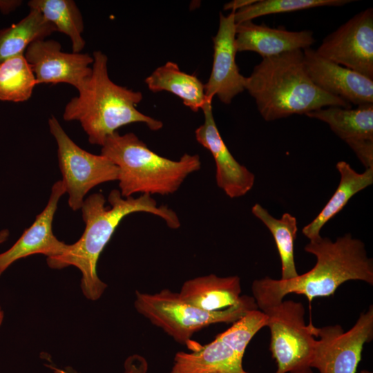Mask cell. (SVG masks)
Wrapping results in <instances>:
<instances>
[{"instance_id":"obj_2","label":"cell","mask_w":373,"mask_h":373,"mask_svg":"<svg viewBox=\"0 0 373 373\" xmlns=\"http://www.w3.org/2000/svg\"><path fill=\"white\" fill-rule=\"evenodd\" d=\"M305 251L316 258L314 267L289 280L265 277L251 285L253 298L260 311L280 303L289 294L304 295L310 304L314 298L334 294L343 283L361 280L373 285V261L365 244L350 233L335 241L328 238L309 240Z\"/></svg>"},{"instance_id":"obj_3","label":"cell","mask_w":373,"mask_h":373,"mask_svg":"<svg viewBox=\"0 0 373 373\" xmlns=\"http://www.w3.org/2000/svg\"><path fill=\"white\" fill-rule=\"evenodd\" d=\"M245 88L268 122L294 114L306 115L327 106L351 108L350 103L312 82L305 70L302 50L262 58L245 77Z\"/></svg>"},{"instance_id":"obj_30","label":"cell","mask_w":373,"mask_h":373,"mask_svg":"<svg viewBox=\"0 0 373 373\" xmlns=\"http://www.w3.org/2000/svg\"><path fill=\"white\" fill-rule=\"evenodd\" d=\"M21 3V1H0V10L2 13L8 14L17 8Z\"/></svg>"},{"instance_id":"obj_17","label":"cell","mask_w":373,"mask_h":373,"mask_svg":"<svg viewBox=\"0 0 373 373\" xmlns=\"http://www.w3.org/2000/svg\"><path fill=\"white\" fill-rule=\"evenodd\" d=\"M244 354L220 334L191 352H178L170 373H249L242 367Z\"/></svg>"},{"instance_id":"obj_25","label":"cell","mask_w":373,"mask_h":373,"mask_svg":"<svg viewBox=\"0 0 373 373\" xmlns=\"http://www.w3.org/2000/svg\"><path fill=\"white\" fill-rule=\"evenodd\" d=\"M37 85L33 71L23 55L0 64V100L26 102L31 97Z\"/></svg>"},{"instance_id":"obj_12","label":"cell","mask_w":373,"mask_h":373,"mask_svg":"<svg viewBox=\"0 0 373 373\" xmlns=\"http://www.w3.org/2000/svg\"><path fill=\"white\" fill-rule=\"evenodd\" d=\"M235 11L227 16L220 13L219 27L213 37V59L210 77L204 84L206 98L212 102L214 96L229 104L245 88V77L240 72L236 62Z\"/></svg>"},{"instance_id":"obj_28","label":"cell","mask_w":373,"mask_h":373,"mask_svg":"<svg viewBox=\"0 0 373 373\" xmlns=\"http://www.w3.org/2000/svg\"><path fill=\"white\" fill-rule=\"evenodd\" d=\"M55 373H70L64 370L50 367ZM148 363L140 355L133 354L126 358L124 363V373H146Z\"/></svg>"},{"instance_id":"obj_4","label":"cell","mask_w":373,"mask_h":373,"mask_svg":"<svg viewBox=\"0 0 373 373\" xmlns=\"http://www.w3.org/2000/svg\"><path fill=\"white\" fill-rule=\"evenodd\" d=\"M92 73L66 105L63 118L78 121L90 144H104L117 130L132 123L145 124L151 131H159L163 123L139 111L136 106L143 95L114 83L108 73V57L97 50L93 54Z\"/></svg>"},{"instance_id":"obj_21","label":"cell","mask_w":373,"mask_h":373,"mask_svg":"<svg viewBox=\"0 0 373 373\" xmlns=\"http://www.w3.org/2000/svg\"><path fill=\"white\" fill-rule=\"evenodd\" d=\"M305 115L327 123L345 143L361 140H373V104L354 109L331 106Z\"/></svg>"},{"instance_id":"obj_13","label":"cell","mask_w":373,"mask_h":373,"mask_svg":"<svg viewBox=\"0 0 373 373\" xmlns=\"http://www.w3.org/2000/svg\"><path fill=\"white\" fill-rule=\"evenodd\" d=\"M202 110L204 120L195 130V138L213 157L216 184L229 198L242 197L253 188L255 175L234 158L223 141L213 115L211 102H207Z\"/></svg>"},{"instance_id":"obj_10","label":"cell","mask_w":373,"mask_h":373,"mask_svg":"<svg viewBox=\"0 0 373 373\" xmlns=\"http://www.w3.org/2000/svg\"><path fill=\"white\" fill-rule=\"evenodd\" d=\"M316 51L373 80V9L357 13L327 35Z\"/></svg>"},{"instance_id":"obj_24","label":"cell","mask_w":373,"mask_h":373,"mask_svg":"<svg viewBox=\"0 0 373 373\" xmlns=\"http://www.w3.org/2000/svg\"><path fill=\"white\" fill-rule=\"evenodd\" d=\"M30 9L39 10L57 29L67 35L72 43L73 52H81L86 41L82 37L84 21L81 12L73 0H31Z\"/></svg>"},{"instance_id":"obj_32","label":"cell","mask_w":373,"mask_h":373,"mask_svg":"<svg viewBox=\"0 0 373 373\" xmlns=\"http://www.w3.org/2000/svg\"><path fill=\"white\" fill-rule=\"evenodd\" d=\"M4 318L3 312L0 307V326L1 325Z\"/></svg>"},{"instance_id":"obj_15","label":"cell","mask_w":373,"mask_h":373,"mask_svg":"<svg viewBox=\"0 0 373 373\" xmlns=\"http://www.w3.org/2000/svg\"><path fill=\"white\" fill-rule=\"evenodd\" d=\"M66 192L62 180L52 186L51 193L44 209L37 216L32 225L26 229L17 242L0 254V274L15 261L33 254L47 258L59 255L67 244L57 238L52 232V222L61 197Z\"/></svg>"},{"instance_id":"obj_22","label":"cell","mask_w":373,"mask_h":373,"mask_svg":"<svg viewBox=\"0 0 373 373\" xmlns=\"http://www.w3.org/2000/svg\"><path fill=\"white\" fill-rule=\"evenodd\" d=\"M57 32L36 9H30L21 21L0 30V64L10 58L23 55L33 41L44 39Z\"/></svg>"},{"instance_id":"obj_23","label":"cell","mask_w":373,"mask_h":373,"mask_svg":"<svg viewBox=\"0 0 373 373\" xmlns=\"http://www.w3.org/2000/svg\"><path fill=\"white\" fill-rule=\"evenodd\" d=\"M252 213L269 229L274 239L281 262V280L296 277L294 260V242L298 231L296 218L285 213L280 219L272 216L260 204H255Z\"/></svg>"},{"instance_id":"obj_27","label":"cell","mask_w":373,"mask_h":373,"mask_svg":"<svg viewBox=\"0 0 373 373\" xmlns=\"http://www.w3.org/2000/svg\"><path fill=\"white\" fill-rule=\"evenodd\" d=\"M367 169H373V140H361L346 143Z\"/></svg>"},{"instance_id":"obj_26","label":"cell","mask_w":373,"mask_h":373,"mask_svg":"<svg viewBox=\"0 0 373 373\" xmlns=\"http://www.w3.org/2000/svg\"><path fill=\"white\" fill-rule=\"evenodd\" d=\"M351 0H260L236 10V23L271 14L289 12L322 6H341Z\"/></svg>"},{"instance_id":"obj_20","label":"cell","mask_w":373,"mask_h":373,"mask_svg":"<svg viewBox=\"0 0 373 373\" xmlns=\"http://www.w3.org/2000/svg\"><path fill=\"white\" fill-rule=\"evenodd\" d=\"M145 82L152 92L167 91L175 95L193 112L202 109L207 102H211L206 98L204 84L197 76L182 71L172 61L156 68Z\"/></svg>"},{"instance_id":"obj_8","label":"cell","mask_w":373,"mask_h":373,"mask_svg":"<svg viewBox=\"0 0 373 373\" xmlns=\"http://www.w3.org/2000/svg\"><path fill=\"white\" fill-rule=\"evenodd\" d=\"M51 134L57 145V157L68 205L73 211L82 209L86 194L93 187L118 180L117 166L107 157L90 153L76 144L54 115L48 119Z\"/></svg>"},{"instance_id":"obj_9","label":"cell","mask_w":373,"mask_h":373,"mask_svg":"<svg viewBox=\"0 0 373 373\" xmlns=\"http://www.w3.org/2000/svg\"><path fill=\"white\" fill-rule=\"evenodd\" d=\"M310 363L319 373H356L366 343L373 338V306L347 331L340 325L317 327Z\"/></svg>"},{"instance_id":"obj_1","label":"cell","mask_w":373,"mask_h":373,"mask_svg":"<svg viewBox=\"0 0 373 373\" xmlns=\"http://www.w3.org/2000/svg\"><path fill=\"white\" fill-rule=\"evenodd\" d=\"M111 207L105 206V198L99 193L84 200L82 207L85 229L81 238L72 245H66L58 256L47 258L48 266L62 269L77 267L82 273L81 288L89 300H96L107 285L97 272L100 254L111 240L116 228L126 216L136 212L149 213L161 218L173 229L180 225L177 213L166 205L158 206L150 195L124 198L119 190H112L108 197Z\"/></svg>"},{"instance_id":"obj_29","label":"cell","mask_w":373,"mask_h":373,"mask_svg":"<svg viewBox=\"0 0 373 373\" xmlns=\"http://www.w3.org/2000/svg\"><path fill=\"white\" fill-rule=\"evenodd\" d=\"M256 0H235L232 1L231 2H229L226 3L224 6V10H231V11H236L242 8H244L245 6H247L253 3H254Z\"/></svg>"},{"instance_id":"obj_7","label":"cell","mask_w":373,"mask_h":373,"mask_svg":"<svg viewBox=\"0 0 373 373\" xmlns=\"http://www.w3.org/2000/svg\"><path fill=\"white\" fill-rule=\"evenodd\" d=\"M262 312L267 317L269 350L277 365L274 373H313L310 363L317 327L306 325L302 303L283 300Z\"/></svg>"},{"instance_id":"obj_5","label":"cell","mask_w":373,"mask_h":373,"mask_svg":"<svg viewBox=\"0 0 373 373\" xmlns=\"http://www.w3.org/2000/svg\"><path fill=\"white\" fill-rule=\"evenodd\" d=\"M101 155L117 166L119 191L124 198L135 193L172 194L201 168L198 155L185 153L178 160L168 159L151 151L133 133L120 135L116 131L109 135Z\"/></svg>"},{"instance_id":"obj_31","label":"cell","mask_w":373,"mask_h":373,"mask_svg":"<svg viewBox=\"0 0 373 373\" xmlns=\"http://www.w3.org/2000/svg\"><path fill=\"white\" fill-rule=\"evenodd\" d=\"M9 236V231L8 229H3L0 231V244L4 242ZM1 274H0V276Z\"/></svg>"},{"instance_id":"obj_19","label":"cell","mask_w":373,"mask_h":373,"mask_svg":"<svg viewBox=\"0 0 373 373\" xmlns=\"http://www.w3.org/2000/svg\"><path fill=\"white\" fill-rule=\"evenodd\" d=\"M336 167L341 176L336 191L316 217L302 229L303 234L309 240L319 238L323 226L338 214L355 194L373 183V169H367L359 173L345 161L337 162Z\"/></svg>"},{"instance_id":"obj_18","label":"cell","mask_w":373,"mask_h":373,"mask_svg":"<svg viewBox=\"0 0 373 373\" xmlns=\"http://www.w3.org/2000/svg\"><path fill=\"white\" fill-rule=\"evenodd\" d=\"M182 300L200 309L216 312L239 303L240 279L238 276L220 277L215 274L186 280L178 292Z\"/></svg>"},{"instance_id":"obj_6","label":"cell","mask_w":373,"mask_h":373,"mask_svg":"<svg viewBox=\"0 0 373 373\" xmlns=\"http://www.w3.org/2000/svg\"><path fill=\"white\" fill-rule=\"evenodd\" d=\"M134 305L141 315L176 342L191 344V350L199 345L191 341L195 332L212 324L233 323L249 311L258 309L254 298L245 295L233 306L208 312L186 303L178 292L167 289L155 294L136 291Z\"/></svg>"},{"instance_id":"obj_11","label":"cell","mask_w":373,"mask_h":373,"mask_svg":"<svg viewBox=\"0 0 373 373\" xmlns=\"http://www.w3.org/2000/svg\"><path fill=\"white\" fill-rule=\"evenodd\" d=\"M53 39L31 43L23 55L39 84H68L79 90L92 73L93 57L88 53L65 52Z\"/></svg>"},{"instance_id":"obj_14","label":"cell","mask_w":373,"mask_h":373,"mask_svg":"<svg viewBox=\"0 0 373 373\" xmlns=\"http://www.w3.org/2000/svg\"><path fill=\"white\" fill-rule=\"evenodd\" d=\"M303 52L307 75L320 89L350 104H373V80L321 56L310 48Z\"/></svg>"},{"instance_id":"obj_16","label":"cell","mask_w":373,"mask_h":373,"mask_svg":"<svg viewBox=\"0 0 373 373\" xmlns=\"http://www.w3.org/2000/svg\"><path fill=\"white\" fill-rule=\"evenodd\" d=\"M315 42L311 30L290 31L247 21L236 24L235 45L238 52L252 51L262 58L310 48Z\"/></svg>"}]
</instances>
